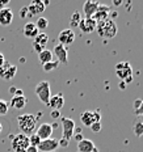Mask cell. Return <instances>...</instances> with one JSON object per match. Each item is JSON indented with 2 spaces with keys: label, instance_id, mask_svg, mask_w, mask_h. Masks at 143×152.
Instances as JSON below:
<instances>
[{
  "label": "cell",
  "instance_id": "obj_6",
  "mask_svg": "<svg viewBox=\"0 0 143 152\" xmlns=\"http://www.w3.org/2000/svg\"><path fill=\"white\" fill-rule=\"evenodd\" d=\"M116 74L122 81L133 76V68L129 62H120L116 66Z\"/></svg>",
  "mask_w": 143,
  "mask_h": 152
},
{
  "label": "cell",
  "instance_id": "obj_8",
  "mask_svg": "<svg viewBox=\"0 0 143 152\" xmlns=\"http://www.w3.org/2000/svg\"><path fill=\"white\" fill-rule=\"evenodd\" d=\"M37 148L38 151H42V152H54L59 148L58 139L49 138V139H45V140H41V143Z\"/></svg>",
  "mask_w": 143,
  "mask_h": 152
},
{
  "label": "cell",
  "instance_id": "obj_23",
  "mask_svg": "<svg viewBox=\"0 0 143 152\" xmlns=\"http://www.w3.org/2000/svg\"><path fill=\"white\" fill-rule=\"evenodd\" d=\"M80 121L83 123L84 126H87V127H91L92 125H93V115H92V112H84L81 113L80 115Z\"/></svg>",
  "mask_w": 143,
  "mask_h": 152
},
{
  "label": "cell",
  "instance_id": "obj_33",
  "mask_svg": "<svg viewBox=\"0 0 143 152\" xmlns=\"http://www.w3.org/2000/svg\"><path fill=\"white\" fill-rule=\"evenodd\" d=\"M135 114L139 117H143V100H142V102H141V105H139L138 109H135Z\"/></svg>",
  "mask_w": 143,
  "mask_h": 152
},
{
  "label": "cell",
  "instance_id": "obj_4",
  "mask_svg": "<svg viewBox=\"0 0 143 152\" xmlns=\"http://www.w3.org/2000/svg\"><path fill=\"white\" fill-rule=\"evenodd\" d=\"M34 92H36L37 97L40 99L41 102H43L45 105L49 104V100H50V97H51V91H50V83L49 81L47 80L40 81V83L37 84Z\"/></svg>",
  "mask_w": 143,
  "mask_h": 152
},
{
  "label": "cell",
  "instance_id": "obj_30",
  "mask_svg": "<svg viewBox=\"0 0 143 152\" xmlns=\"http://www.w3.org/2000/svg\"><path fill=\"white\" fill-rule=\"evenodd\" d=\"M93 132H100L101 131V122H96V123H93V125L89 127Z\"/></svg>",
  "mask_w": 143,
  "mask_h": 152
},
{
  "label": "cell",
  "instance_id": "obj_10",
  "mask_svg": "<svg viewBox=\"0 0 143 152\" xmlns=\"http://www.w3.org/2000/svg\"><path fill=\"white\" fill-rule=\"evenodd\" d=\"M110 12H112V9H110L109 5H105V4H98V7L96 9V12H95L93 15V20L96 21V23H101V21L106 20V18H109V15Z\"/></svg>",
  "mask_w": 143,
  "mask_h": 152
},
{
  "label": "cell",
  "instance_id": "obj_27",
  "mask_svg": "<svg viewBox=\"0 0 143 152\" xmlns=\"http://www.w3.org/2000/svg\"><path fill=\"white\" fill-rule=\"evenodd\" d=\"M58 66H59V63L58 62H49V63H46V64H42V68H43V71L45 72H50V71H54V69H56L58 68Z\"/></svg>",
  "mask_w": 143,
  "mask_h": 152
},
{
  "label": "cell",
  "instance_id": "obj_24",
  "mask_svg": "<svg viewBox=\"0 0 143 152\" xmlns=\"http://www.w3.org/2000/svg\"><path fill=\"white\" fill-rule=\"evenodd\" d=\"M81 13L80 12H78V11H75L74 13L71 15V18H70V26L71 28H78L79 26V24H80V21H81Z\"/></svg>",
  "mask_w": 143,
  "mask_h": 152
},
{
  "label": "cell",
  "instance_id": "obj_18",
  "mask_svg": "<svg viewBox=\"0 0 143 152\" xmlns=\"http://www.w3.org/2000/svg\"><path fill=\"white\" fill-rule=\"evenodd\" d=\"M98 4H100V3L92 1V0H88V1L84 3L83 4V13L85 16V18H92L93 17V15H95V12H96Z\"/></svg>",
  "mask_w": 143,
  "mask_h": 152
},
{
  "label": "cell",
  "instance_id": "obj_5",
  "mask_svg": "<svg viewBox=\"0 0 143 152\" xmlns=\"http://www.w3.org/2000/svg\"><path fill=\"white\" fill-rule=\"evenodd\" d=\"M60 123H62V139L70 142L74 138V132L76 129L75 121L71 118H67V117H63L60 119Z\"/></svg>",
  "mask_w": 143,
  "mask_h": 152
},
{
  "label": "cell",
  "instance_id": "obj_22",
  "mask_svg": "<svg viewBox=\"0 0 143 152\" xmlns=\"http://www.w3.org/2000/svg\"><path fill=\"white\" fill-rule=\"evenodd\" d=\"M38 59H40V62L42 63V64H46V63L49 62H53V53L51 50H42L40 54H38Z\"/></svg>",
  "mask_w": 143,
  "mask_h": 152
},
{
  "label": "cell",
  "instance_id": "obj_32",
  "mask_svg": "<svg viewBox=\"0 0 143 152\" xmlns=\"http://www.w3.org/2000/svg\"><path fill=\"white\" fill-rule=\"evenodd\" d=\"M20 16H21V18L29 17V13H28V8H26V7H24V8L20 9Z\"/></svg>",
  "mask_w": 143,
  "mask_h": 152
},
{
  "label": "cell",
  "instance_id": "obj_25",
  "mask_svg": "<svg viewBox=\"0 0 143 152\" xmlns=\"http://www.w3.org/2000/svg\"><path fill=\"white\" fill-rule=\"evenodd\" d=\"M47 26H49V20L46 17H38V20L36 21V28L38 29V31L42 33L43 30L47 29Z\"/></svg>",
  "mask_w": 143,
  "mask_h": 152
},
{
  "label": "cell",
  "instance_id": "obj_12",
  "mask_svg": "<svg viewBox=\"0 0 143 152\" xmlns=\"http://www.w3.org/2000/svg\"><path fill=\"white\" fill-rule=\"evenodd\" d=\"M54 55L56 56V59H58V63L59 64H67L68 59H67V47H65L63 45H60V43H58V45L54 46V50L51 51Z\"/></svg>",
  "mask_w": 143,
  "mask_h": 152
},
{
  "label": "cell",
  "instance_id": "obj_14",
  "mask_svg": "<svg viewBox=\"0 0 143 152\" xmlns=\"http://www.w3.org/2000/svg\"><path fill=\"white\" fill-rule=\"evenodd\" d=\"M28 13H29V17L32 16H40L45 12L46 7L43 5V3L41 0H33L29 5H28Z\"/></svg>",
  "mask_w": 143,
  "mask_h": 152
},
{
  "label": "cell",
  "instance_id": "obj_40",
  "mask_svg": "<svg viewBox=\"0 0 143 152\" xmlns=\"http://www.w3.org/2000/svg\"><path fill=\"white\" fill-rule=\"evenodd\" d=\"M81 137H83V135H81V134H78V135H75V139H76V140H78V142H80L81 139H84V138H81Z\"/></svg>",
  "mask_w": 143,
  "mask_h": 152
},
{
  "label": "cell",
  "instance_id": "obj_9",
  "mask_svg": "<svg viewBox=\"0 0 143 152\" xmlns=\"http://www.w3.org/2000/svg\"><path fill=\"white\" fill-rule=\"evenodd\" d=\"M47 42H49V36H47L45 31H42V33H38V36L34 38V41H33V49H34V51L40 54L42 50L46 49Z\"/></svg>",
  "mask_w": 143,
  "mask_h": 152
},
{
  "label": "cell",
  "instance_id": "obj_7",
  "mask_svg": "<svg viewBox=\"0 0 143 152\" xmlns=\"http://www.w3.org/2000/svg\"><path fill=\"white\" fill-rule=\"evenodd\" d=\"M16 72H17V66L5 61L4 64L0 67V77L4 80H12L16 76Z\"/></svg>",
  "mask_w": 143,
  "mask_h": 152
},
{
  "label": "cell",
  "instance_id": "obj_11",
  "mask_svg": "<svg viewBox=\"0 0 143 152\" xmlns=\"http://www.w3.org/2000/svg\"><path fill=\"white\" fill-rule=\"evenodd\" d=\"M58 41H59L60 45H63L65 47L71 45V43L75 41V33L72 31V29H70V28L68 29L60 30L59 34H58Z\"/></svg>",
  "mask_w": 143,
  "mask_h": 152
},
{
  "label": "cell",
  "instance_id": "obj_34",
  "mask_svg": "<svg viewBox=\"0 0 143 152\" xmlns=\"http://www.w3.org/2000/svg\"><path fill=\"white\" fill-rule=\"evenodd\" d=\"M50 115H51V118H53V119H56V118H59L60 113H59V110H53Z\"/></svg>",
  "mask_w": 143,
  "mask_h": 152
},
{
  "label": "cell",
  "instance_id": "obj_28",
  "mask_svg": "<svg viewBox=\"0 0 143 152\" xmlns=\"http://www.w3.org/2000/svg\"><path fill=\"white\" fill-rule=\"evenodd\" d=\"M41 143V139L37 137L36 134H32L29 135V144L32 145V147H38Z\"/></svg>",
  "mask_w": 143,
  "mask_h": 152
},
{
  "label": "cell",
  "instance_id": "obj_17",
  "mask_svg": "<svg viewBox=\"0 0 143 152\" xmlns=\"http://www.w3.org/2000/svg\"><path fill=\"white\" fill-rule=\"evenodd\" d=\"M13 21V12L11 8L5 7L3 9H0V25L1 26H8L12 24Z\"/></svg>",
  "mask_w": 143,
  "mask_h": 152
},
{
  "label": "cell",
  "instance_id": "obj_38",
  "mask_svg": "<svg viewBox=\"0 0 143 152\" xmlns=\"http://www.w3.org/2000/svg\"><path fill=\"white\" fill-rule=\"evenodd\" d=\"M4 62H5L4 55H3V53H0V67H1V66L4 64Z\"/></svg>",
  "mask_w": 143,
  "mask_h": 152
},
{
  "label": "cell",
  "instance_id": "obj_2",
  "mask_svg": "<svg viewBox=\"0 0 143 152\" xmlns=\"http://www.w3.org/2000/svg\"><path fill=\"white\" fill-rule=\"evenodd\" d=\"M96 31L101 38L110 39V38H114L117 36L118 28H117V25H116V23H114L113 18H106V20L101 21V23H97Z\"/></svg>",
  "mask_w": 143,
  "mask_h": 152
},
{
  "label": "cell",
  "instance_id": "obj_13",
  "mask_svg": "<svg viewBox=\"0 0 143 152\" xmlns=\"http://www.w3.org/2000/svg\"><path fill=\"white\" fill-rule=\"evenodd\" d=\"M96 25L97 23L93 20V18H81V21H80V24H79V29H80L81 33H84V34H91V33H93L95 30H96Z\"/></svg>",
  "mask_w": 143,
  "mask_h": 152
},
{
  "label": "cell",
  "instance_id": "obj_16",
  "mask_svg": "<svg viewBox=\"0 0 143 152\" xmlns=\"http://www.w3.org/2000/svg\"><path fill=\"white\" fill-rule=\"evenodd\" d=\"M47 106L51 107L53 110H60L63 106H65V97H63V94L62 93L51 94V97H50Z\"/></svg>",
  "mask_w": 143,
  "mask_h": 152
},
{
  "label": "cell",
  "instance_id": "obj_41",
  "mask_svg": "<svg viewBox=\"0 0 143 152\" xmlns=\"http://www.w3.org/2000/svg\"><path fill=\"white\" fill-rule=\"evenodd\" d=\"M113 4H114V5H121V1H120V0H114Z\"/></svg>",
  "mask_w": 143,
  "mask_h": 152
},
{
  "label": "cell",
  "instance_id": "obj_19",
  "mask_svg": "<svg viewBox=\"0 0 143 152\" xmlns=\"http://www.w3.org/2000/svg\"><path fill=\"white\" fill-rule=\"evenodd\" d=\"M96 150V145L91 139H81L78 142V152H93Z\"/></svg>",
  "mask_w": 143,
  "mask_h": 152
},
{
  "label": "cell",
  "instance_id": "obj_35",
  "mask_svg": "<svg viewBox=\"0 0 143 152\" xmlns=\"http://www.w3.org/2000/svg\"><path fill=\"white\" fill-rule=\"evenodd\" d=\"M58 143H59V147H67L70 142L68 140H65V139H60V140H58Z\"/></svg>",
  "mask_w": 143,
  "mask_h": 152
},
{
  "label": "cell",
  "instance_id": "obj_20",
  "mask_svg": "<svg viewBox=\"0 0 143 152\" xmlns=\"http://www.w3.org/2000/svg\"><path fill=\"white\" fill-rule=\"evenodd\" d=\"M23 33H24V36L26 37V38H36L38 36V29L36 28V24L34 23H26L24 25V29H23Z\"/></svg>",
  "mask_w": 143,
  "mask_h": 152
},
{
  "label": "cell",
  "instance_id": "obj_37",
  "mask_svg": "<svg viewBox=\"0 0 143 152\" xmlns=\"http://www.w3.org/2000/svg\"><path fill=\"white\" fill-rule=\"evenodd\" d=\"M25 152H38V148H37V147H32V145H29V147H28V150L25 151Z\"/></svg>",
  "mask_w": 143,
  "mask_h": 152
},
{
  "label": "cell",
  "instance_id": "obj_26",
  "mask_svg": "<svg viewBox=\"0 0 143 152\" xmlns=\"http://www.w3.org/2000/svg\"><path fill=\"white\" fill-rule=\"evenodd\" d=\"M133 131H134L135 137L142 138V137H143V122H142V121L135 122V123H134V127H133Z\"/></svg>",
  "mask_w": 143,
  "mask_h": 152
},
{
  "label": "cell",
  "instance_id": "obj_15",
  "mask_svg": "<svg viewBox=\"0 0 143 152\" xmlns=\"http://www.w3.org/2000/svg\"><path fill=\"white\" fill-rule=\"evenodd\" d=\"M36 135L41 140H45V139H49L51 138L53 135V127L50 123H42L37 127V131H36Z\"/></svg>",
  "mask_w": 143,
  "mask_h": 152
},
{
  "label": "cell",
  "instance_id": "obj_42",
  "mask_svg": "<svg viewBox=\"0 0 143 152\" xmlns=\"http://www.w3.org/2000/svg\"><path fill=\"white\" fill-rule=\"evenodd\" d=\"M1 131H3V126H1V123H0V134H1Z\"/></svg>",
  "mask_w": 143,
  "mask_h": 152
},
{
  "label": "cell",
  "instance_id": "obj_31",
  "mask_svg": "<svg viewBox=\"0 0 143 152\" xmlns=\"http://www.w3.org/2000/svg\"><path fill=\"white\" fill-rule=\"evenodd\" d=\"M92 115H93V122H100L101 121V114L98 110H96V112H92Z\"/></svg>",
  "mask_w": 143,
  "mask_h": 152
},
{
  "label": "cell",
  "instance_id": "obj_29",
  "mask_svg": "<svg viewBox=\"0 0 143 152\" xmlns=\"http://www.w3.org/2000/svg\"><path fill=\"white\" fill-rule=\"evenodd\" d=\"M8 109H9V105L7 101L0 100V115H5L8 113Z\"/></svg>",
  "mask_w": 143,
  "mask_h": 152
},
{
  "label": "cell",
  "instance_id": "obj_1",
  "mask_svg": "<svg viewBox=\"0 0 143 152\" xmlns=\"http://www.w3.org/2000/svg\"><path fill=\"white\" fill-rule=\"evenodd\" d=\"M37 122L38 117L33 115V114H23V115L17 117L18 129L21 130V134H25L28 137L34 134V131L37 130Z\"/></svg>",
  "mask_w": 143,
  "mask_h": 152
},
{
  "label": "cell",
  "instance_id": "obj_3",
  "mask_svg": "<svg viewBox=\"0 0 143 152\" xmlns=\"http://www.w3.org/2000/svg\"><path fill=\"white\" fill-rule=\"evenodd\" d=\"M29 137L25 134H17L12 137V142H11V147L15 152H25L29 147Z\"/></svg>",
  "mask_w": 143,
  "mask_h": 152
},
{
  "label": "cell",
  "instance_id": "obj_21",
  "mask_svg": "<svg viewBox=\"0 0 143 152\" xmlns=\"http://www.w3.org/2000/svg\"><path fill=\"white\" fill-rule=\"evenodd\" d=\"M26 102H28V100H26V97L24 96H13L12 97V100H11V106L13 107V109H17V110H21V109H24L25 106H26Z\"/></svg>",
  "mask_w": 143,
  "mask_h": 152
},
{
  "label": "cell",
  "instance_id": "obj_36",
  "mask_svg": "<svg viewBox=\"0 0 143 152\" xmlns=\"http://www.w3.org/2000/svg\"><path fill=\"white\" fill-rule=\"evenodd\" d=\"M8 3H9V0H3V1H0V9H3V8L7 7Z\"/></svg>",
  "mask_w": 143,
  "mask_h": 152
},
{
  "label": "cell",
  "instance_id": "obj_39",
  "mask_svg": "<svg viewBox=\"0 0 143 152\" xmlns=\"http://www.w3.org/2000/svg\"><path fill=\"white\" fill-rule=\"evenodd\" d=\"M141 102H142V100H135L134 101V109H138L139 105H141Z\"/></svg>",
  "mask_w": 143,
  "mask_h": 152
}]
</instances>
